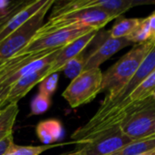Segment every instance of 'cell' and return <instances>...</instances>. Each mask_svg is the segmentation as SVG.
<instances>
[{
  "mask_svg": "<svg viewBox=\"0 0 155 155\" xmlns=\"http://www.w3.org/2000/svg\"><path fill=\"white\" fill-rule=\"evenodd\" d=\"M154 46L151 41L135 45L105 73H103L101 93H115L128 83Z\"/></svg>",
  "mask_w": 155,
  "mask_h": 155,
  "instance_id": "6da1fadb",
  "label": "cell"
},
{
  "mask_svg": "<svg viewBox=\"0 0 155 155\" xmlns=\"http://www.w3.org/2000/svg\"><path fill=\"white\" fill-rule=\"evenodd\" d=\"M54 2V0H47L45 5L34 16L0 42V61L5 62L10 59L32 41L44 25L45 15L53 7Z\"/></svg>",
  "mask_w": 155,
  "mask_h": 155,
  "instance_id": "7a4b0ae2",
  "label": "cell"
},
{
  "mask_svg": "<svg viewBox=\"0 0 155 155\" xmlns=\"http://www.w3.org/2000/svg\"><path fill=\"white\" fill-rule=\"evenodd\" d=\"M94 30L95 29L85 25H70L49 31H38L32 41L18 54H29L43 50L63 48L77 38Z\"/></svg>",
  "mask_w": 155,
  "mask_h": 155,
  "instance_id": "3957f363",
  "label": "cell"
},
{
  "mask_svg": "<svg viewBox=\"0 0 155 155\" xmlns=\"http://www.w3.org/2000/svg\"><path fill=\"white\" fill-rule=\"evenodd\" d=\"M103 73L100 68L85 70L71 81L63 93V97L72 108L92 102L101 94Z\"/></svg>",
  "mask_w": 155,
  "mask_h": 155,
  "instance_id": "277c9868",
  "label": "cell"
},
{
  "mask_svg": "<svg viewBox=\"0 0 155 155\" xmlns=\"http://www.w3.org/2000/svg\"><path fill=\"white\" fill-rule=\"evenodd\" d=\"M116 17L98 8H86L64 15L50 16L49 20L38 30L40 32L59 29L70 25H85L97 31Z\"/></svg>",
  "mask_w": 155,
  "mask_h": 155,
  "instance_id": "5b68a950",
  "label": "cell"
},
{
  "mask_svg": "<svg viewBox=\"0 0 155 155\" xmlns=\"http://www.w3.org/2000/svg\"><path fill=\"white\" fill-rule=\"evenodd\" d=\"M153 1L143 0H74L67 2H54L53 11L50 16L64 15L86 8H98L105 11L116 18L121 16L124 13L140 5L153 4Z\"/></svg>",
  "mask_w": 155,
  "mask_h": 155,
  "instance_id": "8992f818",
  "label": "cell"
},
{
  "mask_svg": "<svg viewBox=\"0 0 155 155\" xmlns=\"http://www.w3.org/2000/svg\"><path fill=\"white\" fill-rule=\"evenodd\" d=\"M119 129L133 141L155 136V102L150 103L134 113Z\"/></svg>",
  "mask_w": 155,
  "mask_h": 155,
  "instance_id": "52a82bcc",
  "label": "cell"
},
{
  "mask_svg": "<svg viewBox=\"0 0 155 155\" xmlns=\"http://www.w3.org/2000/svg\"><path fill=\"white\" fill-rule=\"evenodd\" d=\"M132 142L133 140L118 128L77 148L82 149L85 155H112Z\"/></svg>",
  "mask_w": 155,
  "mask_h": 155,
  "instance_id": "ba28073f",
  "label": "cell"
},
{
  "mask_svg": "<svg viewBox=\"0 0 155 155\" xmlns=\"http://www.w3.org/2000/svg\"><path fill=\"white\" fill-rule=\"evenodd\" d=\"M104 35L95 48L86 56L84 71L100 68L103 63L107 61L118 51L132 45L127 38H113L109 36L107 32Z\"/></svg>",
  "mask_w": 155,
  "mask_h": 155,
  "instance_id": "9c48e42d",
  "label": "cell"
},
{
  "mask_svg": "<svg viewBox=\"0 0 155 155\" xmlns=\"http://www.w3.org/2000/svg\"><path fill=\"white\" fill-rule=\"evenodd\" d=\"M98 31L94 30L92 32L87 33L86 35L77 38L73 41L69 45H65L59 52L58 55L54 59V61L51 64V68L49 71V74L54 73L62 72L64 65L73 58L76 57L80 54L84 53V50L93 42V40L96 37Z\"/></svg>",
  "mask_w": 155,
  "mask_h": 155,
  "instance_id": "30bf717a",
  "label": "cell"
},
{
  "mask_svg": "<svg viewBox=\"0 0 155 155\" xmlns=\"http://www.w3.org/2000/svg\"><path fill=\"white\" fill-rule=\"evenodd\" d=\"M50 68L51 64L18 79L13 85L10 86L9 94L5 101V105L10 104H17L18 101L25 96L30 90H32L37 84H40L41 81L49 75Z\"/></svg>",
  "mask_w": 155,
  "mask_h": 155,
  "instance_id": "8fae6325",
  "label": "cell"
},
{
  "mask_svg": "<svg viewBox=\"0 0 155 155\" xmlns=\"http://www.w3.org/2000/svg\"><path fill=\"white\" fill-rule=\"evenodd\" d=\"M47 0H35L29 1L28 4L16 13L6 24L0 28V42L5 39L11 33L19 28L27 20L34 16L46 3Z\"/></svg>",
  "mask_w": 155,
  "mask_h": 155,
  "instance_id": "7c38bea8",
  "label": "cell"
},
{
  "mask_svg": "<svg viewBox=\"0 0 155 155\" xmlns=\"http://www.w3.org/2000/svg\"><path fill=\"white\" fill-rule=\"evenodd\" d=\"M36 135L45 145L55 144L64 136V129L57 119H46L39 122L35 128Z\"/></svg>",
  "mask_w": 155,
  "mask_h": 155,
  "instance_id": "4fadbf2b",
  "label": "cell"
},
{
  "mask_svg": "<svg viewBox=\"0 0 155 155\" xmlns=\"http://www.w3.org/2000/svg\"><path fill=\"white\" fill-rule=\"evenodd\" d=\"M19 113L17 104H10L0 110V142L10 134H13V129L16 117Z\"/></svg>",
  "mask_w": 155,
  "mask_h": 155,
  "instance_id": "5bb4252c",
  "label": "cell"
},
{
  "mask_svg": "<svg viewBox=\"0 0 155 155\" xmlns=\"http://www.w3.org/2000/svg\"><path fill=\"white\" fill-rule=\"evenodd\" d=\"M142 19L143 18H125L121 15L107 33L109 36L113 38H127L137 28Z\"/></svg>",
  "mask_w": 155,
  "mask_h": 155,
  "instance_id": "9a60e30c",
  "label": "cell"
},
{
  "mask_svg": "<svg viewBox=\"0 0 155 155\" xmlns=\"http://www.w3.org/2000/svg\"><path fill=\"white\" fill-rule=\"evenodd\" d=\"M155 149V136L133 141L112 155H140Z\"/></svg>",
  "mask_w": 155,
  "mask_h": 155,
  "instance_id": "2e32d148",
  "label": "cell"
},
{
  "mask_svg": "<svg viewBox=\"0 0 155 155\" xmlns=\"http://www.w3.org/2000/svg\"><path fill=\"white\" fill-rule=\"evenodd\" d=\"M29 1H2L0 2V28L16 13L23 9Z\"/></svg>",
  "mask_w": 155,
  "mask_h": 155,
  "instance_id": "e0dca14e",
  "label": "cell"
},
{
  "mask_svg": "<svg viewBox=\"0 0 155 155\" xmlns=\"http://www.w3.org/2000/svg\"><path fill=\"white\" fill-rule=\"evenodd\" d=\"M69 143H72V142L65 143L51 144V145L44 144L40 146H19V145L14 144L5 155H40L47 150L59 147L64 144H69Z\"/></svg>",
  "mask_w": 155,
  "mask_h": 155,
  "instance_id": "ac0fdd59",
  "label": "cell"
},
{
  "mask_svg": "<svg viewBox=\"0 0 155 155\" xmlns=\"http://www.w3.org/2000/svg\"><path fill=\"white\" fill-rule=\"evenodd\" d=\"M152 38V31L150 27V23L148 16L143 17L137 26V28L134 31V33L127 37V39L132 43V44H142L145 42L151 41Z\"/></svg>",
  "mask_w": 155,
  "mask_h": 155,
  "instance_id": "d6986e66",
  "label": "cell"
},
{
  "mask_svg": "<svg viewBox=\"0 0 155 155\" xmlns=\"http://www.w3.org/2000/svg\"><path fill=\"white\" fill-rule=\"evenodd\" d=\"M85 60H86V56L84 53H82L76 57L70 60L64 65L62 71L64 72V74L67 78L74 80L75 77H77L81 73L84 71Z\"/></svg>",
  "mask_w": 155,
  "mask_h": 155,
  "instance_id": "ffe728a7",
  "label": "cell"
},
{
  "mask_svg": "<svg viewBox=\"0 0 155 155\" xmlns=\"http://www.w3.org/2000/svg\"><path fill=\"white\" fill-rule=\"evenodd\" d=\"M51 105V98L38 93L31 102L30 115H39L48 111Z\"/></svg>",
  "mask_w": 155,
  "mask_h": 155,
  "instance_id": "44dd1931",
  "label": "cell"
},
{
  "mask_svg": "<svg viewBox=\"0 0 155 155\" xmlns=\"http://www.w3.org/2000/svg\"><path fill=\"white\" fill-rule=\"evenodd\" d=\"M58 81H59V73L49 74L43 81L40 82L38 93L43 94L51 98V96L54 94V92L57 89Z\"/></svg>",
  "mask_w": 155,
  "mask_h": 155,
  "instance_id": "7402d4cb",
  "label": "cell"
},
{
  "mask_svg": "<svg viewBox=\"0 0 155 155\" xmlns=\"http://www.w3.org/2000/svg\"><path fill=\"white\" fill-rule=\"evenodd\" d=\"M15 144L14 143V135L10 134L0 142V155H5L8 150Z\"/></svg>",
  "mask_w": 155,
  "mask_h": 155,
  "instance_id": "603a6c76",
  "label": "cell"
},
{
  "mask_svg": "<svg viewBox=\"0 0 155 155\" xmlns=\"http://www.w3.org/2000/svg\"><path fill=\"white\" fill-rule=\"evenodd\" d=\"M149 23H150V27L152 31V38L151 42H153L155 45V10L148 16Z\"/></svg>",
  "mask_w": 155,
  "mask_h": 155,
  "instance_id": "cb8c5ba5",
  "label": "cell"
},
{
  "mask_svg": "<svg viewBox=\"0 0 155 155\" xmlns=\"http://www.w3.org/2000/svg\"><path fill=\"white\" fill-rule=\"evenodd\" d=\"M10 87H4L0 88V107L5 106V101L9 94Z\"/></svg>",
  "mask_w": 155,
  "mask_h": 155,
  "instance_id": "d4e9b609",
  "label": "cell"
},
{
  "mask_svg": "<svg viewBox=\"0 0 155 155\" xmlns=\"http://www.w3.org/2000/svg\"><path fill=\"white\" fill-rule=\"evenodd\" d=\"M62 155H85L84 154V153L83 152V150L82 149H80V148H77L75 151H74V152H71V153H65V154H62Z\"/></svg>",
  "mask_w": 155,
  "mask_h": 155,
  "instance_id": "484cf974",
  "label": "cell"
},
{
  "mask_svg": "<svg viewBox=\"0 0 155 155\" xmlns=\"http://www.w3.org/2000/svg\"><path fill=\"white\" fill-rule=\"evenodd\" d=\"M140 155H155V149L152 150V151H149V152H146L144 153H142Z\"/></svg>",
  "mask_w": 155,
  "mask_h": 155,
  "instance_id": "4316f807",
  "label": "cell"
},
{
  "mask_svg": "<svg viewBox=\"0 0 155 155\" xmlns=\"http://www.w3.org/2000/svg\"><path fill=\"white\" fill-rule=\"evenodd\" d=\"M152 97H153V99L154 100V102H155V92L153 94V95H152Z\"/></svg>",
  "mask_w": 155,
  "mask_h": 155,
  "instance_id": "83f0119b",
  "label": "cell"
},
{
  "mask_svg": "<svg viewBox=\"0 0 155 155\" xmlns=\"http://www.w3.org/2000/svg\"><path fill=\"white\" fill-rule=\"evenodd\" d=\"M4 63H5V62H2V61H0V67L3 65V64H4Z\"/></svg>",
  "mask_w": 155,
  "mask_h": 155,
  "instance_id": "f1b7e54d",
  "label": "cell"
},
{
  "mask_svg": "<svg viewBox=\"0 0 155 155\" xmlns=\"http://www.w3.org/2000/svg\"><path fill=\"white\" fill-rule=\"evenodd\" d=\"M2 108H3V107H0V110H1V109H2Z\"/></svg>",
  "mask_w": 155,
  "mask_h": 155,
  "instance_id": "f546056e",
  "label": "cell"
}]
</instances>
